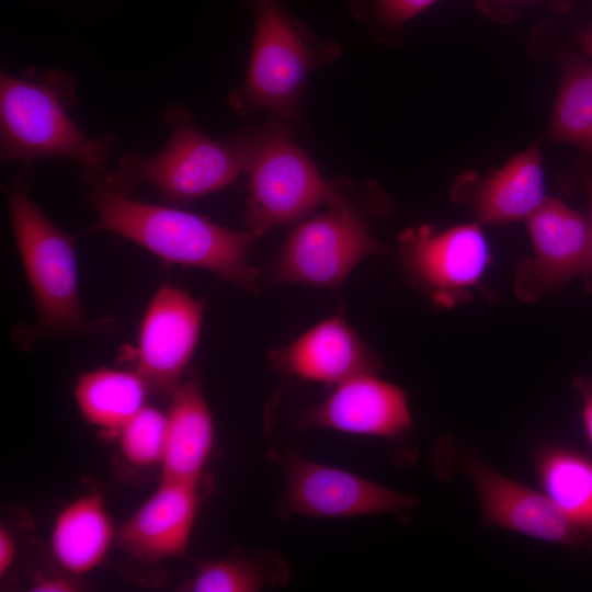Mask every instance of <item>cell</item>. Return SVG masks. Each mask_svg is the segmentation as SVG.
<instances>
[{"label":"cell","instance_id":"5b68a950","mask_svg":"<svg viewBox=\"0 0 592 592\" xmlns=\"http://www.w3.org/2000/svg\"><path fill=\"white\" fill-rule=\"evenodd\" d=\"M248 178L243 223L260 236L298 223L319 206L331 205L345 181H327L295 141L294 127L274 119L231 134Z\"/></svg>","mask_w":592,"mask_h":592},{"label":"cell","instance_id":"277c9868","mask_svg":"<svg viewBox=\"0 0 592 592\" xmlns=\"http://www.w3.org/2000/svg\"><path fill=\"white\" fill-rule=\"evenodd\" d=\"M163 121L169 137L160 151L152 156L126 152L99 183L127 195L149 185L166 204L181 207L226 189L244 174L243 156L231 134L221 141L210 138L179 103L167 107Z\"/></svg>","mask_w":592,"mask_h":592},{"label":"cell","instance_id":"e0dca14e","mask_svg":"<svg viewBox=\"0 0 592 592\" xmlns=\"http://www.w3.org/2000/svg\"><path fill=\"white\" fill-rule=\"evenodd\" d=\"M116 535L103 494L87 493L57 513L50 532V551L65 573L78 578L103 562Z\"/></svg>","mask_w":592,"mask_h":592},{"label":"cell","instance_id":"9c48e42d","mask_svg":"<svg viewBox=\"0 0 592 592\" xmlns=\"http://www.w3.org/2000/svg\"><path fill=\"white\" fill-rule=\"evenodd\" d=\"M204 303L181 287L163 284L148 303L134 348L135 372L150 394L170 398L196 350Z\"/></svg>","mask_w":592,"mask_h":592},{"label":"cell","instance_id":"cb8c5ba5","mask_svg":"<svg viewBox=\"0 0 592 592\" xmlns=\"http://www.w3.org/2000/svg\"><path fill=\"white\" fill-rule=\"evenodd\" d=\"M437 0H350V10L363 22L396 29Z\"/></svg>","mask_w":592,"mask_h":592},{"label":"cell","instance_id":"9a60e30c","mask_svg":"<svg viewBox=\"0 0 592 592\" xmlns=\"http://www.w3.org/2000/svg\"><path fill=\"white\" fill-rule=\"evenodd\" d=\"M198 486L161 478L153 493L117 530L121 548L141 561L184 555L200 510Z\"/></svg>","mask_w":592,"mask_h":592},{"label":"cell","instance_id":"d4e9b609","mask_svg":"<svg viewBox=\"0 0 592 592\" xmlns=\"http://www.w3.org/2000/svg\"><path fill=\"white\" fill-rule=\"evenodd\" d=\"M71 574H41L31 585L33 592H76L81 585Z\"/></svg>","mask_w":592,"mask_h":592},{"label":"cell","instance_id":"484cf974","mask_svg":"<svg viewBox=\"0 0 592 592\" xmlns=\"http://www.w3.org/2000/svg\"><path fill=\"white\" fill-rule=\"evenodd\" d=\"M576 385L582 395L580 417L583 432L592 447V380L588 378H578Z\"/></svg>","mask_w":592,"mask_h":592},{"label":"cell","instance_id":"6da1fadb","mask_svg":"<svg viewBox=\"0 0 592 592\" xmlns=\"http://www.w3.org/2000/svg\"><path fill=\"white\" fill-rule=\"evenodd\" d=\"M78 83L64 69L0 72V160L29 166L45 158L78 163L84 183L94 185L107 173L115 134L91 136L72 118Z\"/></svg>","mask_w":592,"mask_h":592},{"label":"cell","instance_id":"4fadbf2b","mask_svg":"<svg viewBox=\"0 0 592 592\" xmlns=\"http://www.w3.org/2000/svg\"><path fill=\"white\" fill-rule=\"evenodd\" d=\"M298 426L392 440L411 429L412 417L402 388L376 374H362L335 385L321 402L305 410Z\"/></svg>","mask_w":592,"mask_h":592},{"label":"cell","instance_id":"52a82bcc","mask_svg":"<svg viewBox=\"0 0 592 592\" xmlns=\"http://www.w3.org/2000/svg\"><path fill=\"white\" fill-rule=\"evenodd\" d=\"M385 251L371 234L358 198L345 181L328 210L306 217L293 229L275 273L285 283L335 288L361 260Z\"/></svg>","mask_w":592,"mask_h":592},{"label":"cell","instance_id":"7a4b0ae2","mask_svg":"<svg viewBox=\"0 0 592 592\" xmlns=\"http://www.w3.org/2000/svg\"><path fill=\"white\" fill-rule=\"evenodd\" d=\"M96 219L87 232L116 234L163 262L210 271L249 293H258L259 271L248 253L261 237L254 230H232L177 206L132 198L103 183L86 194Z\"/></svg>","mask_w":592,"mask_h":592},{"label":"cell","instance_id":"83f0119b","mask_svg":"<svg viewBox=\"0 0 592 592\" xmlns=\"http://www.w3.org/2000/svg\"><path fill=\"white\" fill-rule=\"evenodd\" d=\"M585 190H587L588 206H589L588 219H589L591 234H592V174L587 179Z\"/></svg>","mask_w":592,"mask_h":592},{"label":"cell","instance_id":"8fae6325","mask_svg":"<svg viewBox=\"0 0 592 592\" xmlns=\"http://www.w3.org/2000/svg\"><path fill=\"white\" fill-rule=\"evenodd\" d=\"M526 220L534 254L517 274L516 289L522 296L534 298L592 271L588 217L558 200L546 198Z\"/></svg>","mask_w":592,"mask_h":592},{"label":"cell","instance_id":"ba28073f","mask_svg":"<svg viewBox=\"0 0 592 592\" xmlns=\"http://www.w3.org/2000/svg\"><path fill=\"white\" fill-rule=\"evenodd\" d=\"M270 455L284 475V490L278 502L284 515L356 517L408 510L420 503L418 498L342 468L317 463L298 451Z\"/></svg>","mask_w":592,"mask_h":592},{"label":"cell","instance_id":"44dd1931","mask_svg":"<svg viewBox=\"0 0 592 592\" xmlns=\"http://www.w3.org/2000/svg\"><path fill=\"white\" fill-rule=\"evenodd\" d=\"M291 569L275 553L234 555L198 562L181 585L186 592H257L286 584Z\"/></svg>","mask_w":592,"mask_h":592},{"label":"cell","instance_id":"3957f363","mask_svg":"<svg viewBox=\"0 0 592 592\" xmlns=\"http://www.w3.org/2000/svg\"><path fill=\"white\" fill-rule=\"evenodd\" d=\"M253 41L242 82L228 96L240 116L265 110L275 119L304 128L301 100L310 73L340 55L339 44L320 39L280 0H248Z\"/></svg>","mask_w":592,"mask_h":592},{"label":"cell","instance_id":"7402d4cb","mask_svg":"<svg viewBox=\"0 0 592 592\" xmlns=\"http://www.w3.org/2000/svg\"><path fill=\"white\" fill-rule=\"evenodd\" d=\"M551 137L592 153V66L570 65L554 106Z\"/></svg>","mask_w":592,"mask_h":592},{"label":"cell","instance_id":"8992f818","mask_svg":"<svg viewBox=\"0 0 592 592\" xmlns=\"http://www.w3.org/2000/svg\"><path fill=\"white\" fill-rule=\"evenodd\" d=\"M13 238L27 277L37 322L26 341L49 335L92 334L100 322L81 307L76 258L77 236L56 226L31 197L22 181L3 186Z\"/></svg>","mask_w":592,"mask_h":592},{"label":"cell","instance_id":"2e32d148","mask_svg":"<svg viewBox=\"0 0 592 592\" xmlns=\"http://www.w3.org/2000/svg\"><path fill=\"white\" fill-rule=\"evenodd\" d=\"M169 400L161 478L200 483L215 445L214 418L200 378L183 379Z\"/></svg>","mask_w":592,"mask_h":592},{"label":"cell","instance_id":"603a6c76","mask_svg":"<svg viewBox=\"0 0 592 592\" xmlns=\"http://www.w3.org/2000/svg\"><path fill=\"white\" fill-rule=\"evenodd\" d=\"M166 411L146 405L116 434L123 459L139 469L162 462L166 442Z\"/></svg>","mask_w":592,"mask_h":592},{"label":"cell","instance_id":"ffe728a7","mask_svg":"<svg viewBox=\"0 0 592 592\" xmlns=\"http://www.w3.org/2000/svg\"><path fill=\"white\" fill-rule=\"evenodd\" d=\"M543 492L592 539V458L569 447L546 446L535 458Z\"/></svg>","mask_w":592,"mask_h":592},{"label":"cell","instance_id":"30bf717a","mask_svg":"<svg viewBox=\"0 0 592 592\" xmlns=\"http://www.w3.org/2000/svg\"><path fill=\"white\" fill-rule=\"evenodd\" d=\"M400 257L410 281L437 301L474 286L490 263L487 239L476 224L440 232L429 226L407 229Z\"/></svg>","mask_w":592,"mask_h":592},{"label":"cell","instance_id":"4316f807","mask_svg":"<svg viewBox=\"0 0 592 592\" xmlns=\"http://www.w3.org/2000/svg\"><path fill=\"white\" fill-rule=\"evenodd\" d=\"M16 542L7 525L0 526V576L3 577L15 561Z\"/></svg>","mask_w":592,"mask_h":592},{"label":"cell","instance_id":"5bb4252c","mask_svg":"<svg viewBox=\"0 0 592 592\" xmlns=\"http://www.w3.org/2000/svg\"><path fill=\"white\" fill-rule=\"evenodd\" d=\"M269 362L280 374L305 382L338 385L376 374V353L342 315L320 321L292 343L271 350Z\"/></svg>","mask_w":592,"mask_h":592},{"label":"cell","instance_id":"ac0fdd59","mask_svg":"<svg viewBox=\"0 0 592 592\" xmlns=\"http://www.w3.org/2000/svg\"><path fill=\"white\" fill-rule=\"evenodd\" d=\"M546 198L542 156L532 147L481 182L473 207L483 223H508L527 219Z\"/></svg>","mask_w":592,"mask_h":592},{"label":"cell","instance_id":"d6986e66","mask_svg":"<svg viewBox=\"0 0 592 592\" xmlns=\"http://www.w3.org/2000/svg\"><path fill=\"white\" fill-rule=\"evenodd\" d=\"M149 394L135 371L104 366L81 374L73 389L84 421L115 432L147 405Z\"/></svg>","mask_w":592,"mask_h":592},{"label":"cell","instance_id":"f1b7e54d","mask_svg":"<svg viewBox=\"0 0 592 592\" xmlns=\"http://www.w3.org/2000/svg\"><path fill=\"white\" fill-rule=\"evenodd\" d=\"M583 48L592 57V31H590L583 38Z\"/></svg>","mask_w":592,"mask_h":592},{"label":"cell","instance_id":"7c38bea8","mask_svg":"<svg viewBox=\"0 0 592 592\" xmlns=\"http://www.w3.org/2000/svg\"><path fill=\"white\" fill-rule=\"evenodd\" d=\"M465 469L478 494L483 524L572 548L592 549L582 533L544 493L468 457Z\"/></svg>","mask_w":592,"mask_h":592}]
</instances>
